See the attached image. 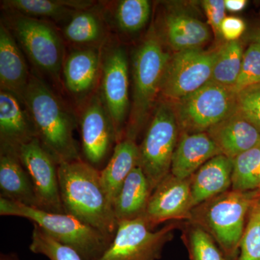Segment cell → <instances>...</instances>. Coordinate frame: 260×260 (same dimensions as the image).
Masks as SVG:
<instances>
[{
    "label": "cell",
    "instance_id": "1",
    "mask_svg": "<svg viewBox=\"0 0 260 260\" xmlns=\"http://www.w3.org/2000/svg\"><path fill=\"white\" fill-rule=\"evenodd\" d=\"M58 174L65 213L112 239L118 220L101 171L80 158L59 164Z\"/></svg>",
    "mask_w": 260,
    "mask_h": 260
},
{
    "label": "cell",
    "instance_id": "2",
    "mask_svg": "<svg viewBox=\"0 0 260 260\" xmlns=\"http://www.w3.org/2000/svg\"><path fill=\"white\" fill-rule=\"evenodd\" d=\"M24 104L38 139L58 164L81 158L74 138L78 124L75 114L37 75H30Z\"/></svg>",
    "mask_w": 260,
    "mask_h": 260
},
{
    "label": "cell",
    "instance_id": "3",
    "mask_svg": "<svg viewBox=\"0 0 260 260\" xmlns=\"http://www.w3.org/2000/svg\"><path fill=\"white\" fill-rule=\"evenodd\" d=\"M171 56L160 34L151 27L133 54V104L124 138L136 141L151 115Z\"/></svg>",
    "mask_w": 260,
    "mask_h": 260
},
{
    "label": "cell",
    "instance_id": "4",
    "mask_svg": "<svg viewBox=\"0 0 260 260\" xmlns=\"http://www.w3.org/2000/svg\"><path fill=\"white\" fill-rule=\"evenodd\" d=\"M258 194L257 191L230 189L194 207L188 221L203 227L227 257L235 260L245 230L246 215Z\"/></svg>",
    "mask_w": 260,
    "mask_h": 260
},
{
    "label": "cell",
    "instance_id": "5",
    "mask_svg": "<svg viewBox=\"0 0 260 260\" xmlns=\"http://www.w3.org/2000/svg\"><path fill=\"white\" fill-rule=\"evenodd\" d=\"M1 216L28 219L56 241L71 246L84 260H96L112 239L66 213H50L0 198Z\"/></svg>",
    "mask_w": 260,
    "mask_h": 260
},
{
    "label": "cell",
    "instance_id": "6",
    "mask_svg": "<svg viewBox=\"0 0 260 260\" xmlns=\"http://www.w3.org/2000/svg\"><path fill=\"white\" fill-rule=\"evenodd\" d=\"M180 135L172 103H159L139 146V167L153 191L171 173L173 155Z\"/></svg>",
    "mask_w": 260,
    "mask_h": 260
},
{
    "label": "cell",
    "instance_id": "7",
    "mask_svg": "<svg viewBox=\"0 0 260 260\" xmlns=\"http://www.w3.org/2000/svg\"><path fill=\"white\" fill-rule=\"evenodd\" d=\"M237 93L210 81L173 104L180 133H207L235 112Z\"/></svg>",
    "mask_w": 260,
    "mask_h": 260
},
{
    "label": "cell",
    "instance_id": "8",
    "mask_svg": "<svg viewBox=\"0 0 260 260\" xmlns=\"http://www.w3.org/2000/svg\"><path fill=\"white\" fill-rule=\"evenodd\" d=\"M179 223L172 221L153 231L144 218L118 221L117 229L107 249L96 260H158L164 246L172 241Z\"/></svg>",
    "mask_w": 260,
    "mask_h": 260
},
{
    "label": "cell",
    "instance_id": "9",
    "mask_svg": "<svg viewBox=\"0 0 260 260\" xmlns=\"http://www.w3.org/2000/svg\"><path fill=\"white\" fill-rule=\"evenodd\" d=\"M10 18L13 36L39 70L58 79L64 63V45L55 28L39 19L15 14Z\"/></svg>",
    "mask_w": 260,
    "mask_h": 260
},
{
    "label": "cell",
    "instance_id": "10",
    "mask_svg": "<svg viewBox=\"0 0 260 260\" xmlns=\"http://www.w3.org/2000/svg\"><path fill=\"white\" fill-rule=\"evenodd\" d=\"M129 75L126 49L117 44L106 48L102 55L99 92L112 119L117 143L124 138L129 115Z\"/></svg>",
    "mask_w": 260,
    "mask_h": 260
},
{
    "label": "cell",
    "instance_id": "11",
    "mask_svg": "<svg viewBox=\"0 0 260 260\" xmlns=\"http://www.w3.org/2000/svg\"><path fill=\"white\" fill-rule=\"evenodd\" d=\"M218 51L219 48L211 51L198 48L171 56L160 90L168 102H177L209 83Z\"/></svg>",
    "mask_w": 260,
    "mask_h": 260
},
{
    "label": "cell",
    "instance_id": "12",
    "mask_svg": "<svg viewBox=\"0 0 260 260\" xmlns=\"http://www.w3.org/2000/svg\"><path fill=\"white\" fill-rule=\"evenodd\" d=\"M19 158L34 185L38 208L50 213H65L59 187V164L38 138L23 145Z\"/></svg>",
    "mask_w": 260,
    "mask_h": 260
},
{
    "label": "cell",
    "instance_id": "13",
    "mask_svg": "<svg viewBox=\"0 0 260 260\" xmlns=\"http://www.w3.org/2000/svg\"><path fill=\"white\" fill-rule=\"evenodd\" d=\"M82 151L85 161L97 168L104 162L117 140L112 119L99 91L85 104L80 119Z\"/></svg>",
    "mask_w": 260,
    "mask_h": 260
},
{
    "label": "cell",
    "instance_id": "14",
    "mask_svg": "<svg viewBox=\"0 0 260 260\" xmlns=\"http://www.w3.org/2000/svg\"><path fill=\"white\" fill-rule=\"evenodd\" d=\"M194 208L190 178L179 179L170 173L154 189L143 217L154 229L169 220L188 221Z\"/></svg>",
    "mask_w": 260,
    "mask_h": 260
},
{
    "label": "cell",
    "instance_id": "15",
    "mask_svg": "<svg viewBox=\"0 0 260 260\" xmlns=\"http://www.w3.org/2000/svg\"><path fill=\"white\" fill-rule=\"evenodd\" d=\"M35 138L37 132L25 104L14 94L0 90V150L18 154Z\"/></svg>",
    "mask_w": 260,
    "mask_h": 260
},
{
    "label": "cell",
    "instance_id": "16",
    "mask_svg": "<svg viewBox=\"0 0 260 260\" xmlns=\"http://www.w3.org/2000/svg\"><path fill=\"white\" fill-rule=\"evenodd\" d=\"M102 71V53L97 47H82L65 57L62 72L65 87L78 100L85 99L95 88Z\"/></svg>",
    "mask_w": 260,
    "mask_h": 260
},
{
    "label": "cell",
    "instance_id": "17",
    "mask_svg": "<svg viewBox=\"0 0 260 260\" xmlns=\"http://www.w3.org/2000/svg\"><path fill=\"white\" fill-rule=\"evenodd\" d=\"M207 133L221 154L233 160L260 145L259 130L236 111Z\"/></svg>",
    "mask_w": 260,
    "mask_h": 260
},
{
    "label": "cell",
    "instance_id": "18",
    "mask_svg": "<svg viewBox=\"0 0 260 260\" xmlns=\"http://www.w3.org/2000/svg\"><path fill=\"white\" fill-rule=\"evenodd\" d=\"M220 154L208 133H180L173 155L171 174L179 179H189L205 162Z\"/></svg>",
    "mask_w": 260,
    "mask_h": 260
},
{
    "label": "cell",
    "instance_id": "19",
    "mask_svg": "<svg viewBox=\"0 0 260 260\" xmlns=\"http://www.w3.org/2000/svg\"><path fill=\"white\" fill-rule=\"evenodd\" d=\"M18 43L5 24L0 25V85L22 102L30 78Z\"/></svg>",
    "mask_w": 260,
    "mask_h": 260
},
{
    "label": "cell",
    "instance_id": "20",
    "mask_svg": "<svg viewBox=\"0 0 260 260\" xmlns=\"http://www.w3.org/2000/svg\"><path fill=\"white\" fill-rule=\"evenodd\" d=\"M234 160L223 154L210 159L190 177L194 207L232 189Z\"/></svg>",
    "mask_w": 260,
    "mask_h": 260
},
{
    "label": "cell",
    "instance_id": "21",
    "mask_svg": "<svg viewBox=\"0 0 260 260\" xmlns=\"http://www.w3.org/2000/svg\"><path fill=\"white\" fill-rule=\"evenodd\" d=\"M1 198L38 208L31 179L18 153L0 150Z\"/></svg>",
    "mask_w": 260,
    "mask_h": 260
},
{
    "label": "cell",
    "instance_id": "22",
    "mask_svg": "<svg viewBox=\"0 0 260 260\" xmlns=\"http://www.w3.org/2000/svg\"><path fill=\"white\" fill-rule=\"evenodd\" d=\"M164 32L168 44L176 52L198 49L210 39L206 24L184 11L168 13L164 20Z\"/></svg>",
    "mask_w": 260,
    "mask_h": 260
},
{
    "label": "cell",
    "instance_id": "23",
    "mask_svg": "<svg viewBox=\"0 0 260 260\" xmlns=\"http://www.w3.org/2000/svg\"><path fill=\"white\" fill-rule=\"evenodd\" d=\"M153 189L146 176L138 166L124 181L114 202L118 221L144 216Z\"/></svg>",
    "mask_w": 260,
    "mask_h": 260
},
{
    "label": "cell",
    "instance_id": "24",
    "mask_svg": "<svg viewBox=\"0 0 260 260\" xmlns=\"http://www.w3.org/2000/svg\"><path fill=\"white\" fill-rule=\"evenodd\" d=\"M139 161L140 149L136 141L123 138L116 143L107 165L101 171L103 184L113 205L124 181L139 166Z\"/></svg>",
    "mask_w": 260,
    "mask_h": 260
},
{
    "label": "cell",
    "instance_id": "25",
    "mask_svg": "<svg viewBox=\"0 0 260 260\" xmlns=\"http://www.w3.org/2000/svg\"><path fill=\"white\" fill-rule=\"evenodd\" d=\"M1 3L5 9L15 14L54 20L72 18L77 12L88 10L93 5V2L80 0H5Z\"/></svg>",
    "mask_w": 260,
    "mask_h": 260
},
{
    "label": "cell",
    "instance_id": "26",
    "mask_svg": "<svg viewBox=\"0 0 260 260\" xmlns=\"http://www.w3.org/2000/svg\"><path fill=\"white\" fill-rule=\"evenodd\" d=\"M66 39L83 47H96L104 41L105 26L102 18L91 10L78 11L64 28Z\"/></svg>",
    "mask_w": 260,
    "mask_h": 260
},
{
    "label": "cell",
    "instance_id": "27",
    "mask_svg": "<svg viewBox=\"0 0 260 260\" xmlns=\"http://www.w3.org/2000/svg\"><path fill=\"white\" fill-rule=\"evenodd\" d=\"M244 52L242 43L239 41L227 42L219 48L210 81L234 88L240 73Z\"/></svg>",
    "mask_w": 260,
    "mask_h": 260
},
{
    "label": "cell",
    "instance_id": "28",
    "mask_svg": "<svg viewBox=\"0 0 260 260\" xmlns=\"http://www.w3.org/2000/svg\"><path fill=\"white\" fill-rule=\"evenodd\" d=\"M190 260H231L203 227L186 221L182 234Z\"/></svg>",
    "mask_w": 260,
    "mask_h": 260
},
{
    "label": "cell",
    "instance_id": "29",
    "mask_svg": "<svg viewBox=\"0 0 260 260\" xmlns=\"http://www.w3.org/2000/svg\"><path fill=\"white\" fill-rule=\"evenodd\" d=\"M260 185V145L234 159L232 190L254 191Z\"/></svg>",
    "mask_w": 260,
    "mask_h": 260
},
{
    "label": "cell",
    "instance_id": "30",
    "mask_svg": "<svg viewBox=\"0 0 260 260\" xmlns=\"http://www.w3.org/2000/svg\"><path fill=\"white\" fill-rule=\"evenodd\" d=\"M150 13L151 6L147 0H122L118 2L114 19L121 31L133 34L144 28Z\"/></svg>",
    "mask_w": 260,
    "mask_h": 260
},
{
    "label": "cell",
    "instance_id": "31",
    "mask_svg": "<svg viewBox=\"0 0 260 260\" xmlns=\"http://www.w3.org/2000/svg\"><path fill=\"white\" fill-rule=\"evenodd\" d=\"M31 242L29 249L34 254H42L49 260H84L75 249L58 242L37 224L32 223Z\"/></svg>",
    "mask_w": 260,
    "mask_h": 260
},
{
    "label": "cell",
    "instance_id": "32",
    "mask_svg": "<svg viewBox=\"0 0 260 260\" xmlns=\"http://www.w3.org/2000/svg\"><path fill=\"white\" fill-rule=\"evenodd\" d=\"M235 260H260V213L254 202L249 210L239 254Z\"/></svg>",
    "mask_w": 260,
    "mask_h": 260
},
{
    "label": "cell",
    "instance_id": "33",
    "mask_svg": "<svg viewBox=\"0 0 260 260\" xmlns=\"http://www.w3.org/2000/svg\"><path fill=\"white\" fill-rule=\"evenodd\" d=\"M260 84V44L252 42L244 52L240 73L233 90L238 93Z\"/></svg>",
    "mask_w": 260,
    "mask_h": 260
},
{
    "label": "cell",
    "instance_id": "34",
    "mask_svg": "<svg viewBox=\"0 0 260 260\" xmlns=\"http://www.w3.org/2000/svg\"><path fill=\"white\" fill-rule=\"evenodd\" d=\"M235 111L260 131V84L237 93Z\"/></svg>",
    "mask_w": 260,
    "mask_h": 260
},
{
    "label": "cell",
    "instance_id": "35",
    "mask_svg": "<svg viewBox=\"0 0 260 260\" xmlns=\"http://www.w3.org/2000/svg\"><path fill=\"white\" fill-rule=\"evenodd\" d=\"M208 23L216 37H220V28L225 18V0H205L202 2Z\"/></svg>",
    "mask_w": 260,
    "mask_h": 260
},
{
    "label": "cell",
    "instance_id": "36",
    "mask_svg": "<svg viewBox=\"0 0 260 260\" xmlns=\"http://www.w3.org/2000/svg\"><path fill=\"white\" fill-rule=\"evenodd\" d=\"M246 30V24L237 17H225L222 23L220 32L228 42L239 41Z\"/></svg>",
    "mask_w": 260,
    "mask_h": 260
},
{
    "label": "cell",
    "instance_id": "37",
    "mask_svg": "<svg viewBox=\"0 0 260 260\" xmlns=\"http://www.w3.org/2000/svg\"><path fill=\"white\" fill-rule=\"evenodd\" d=\"M225 8L229 11L240 12L246 8L247 1L246 0H225Z\"/></svg>",
    "mask_w": 260,
    "mask_h": 260
},
{
    "label": "cell",
    "instance_id": "38",
    "mask_svg": "<svg viewBox=\"0 0 260 260\" xmlns=\"http://www.w3.org/2000/svg\"><path fill=\"white\" fill-rule=\"evenodd\" d=\"M0 260H20L18 256L15 253H8V254H3L0 255Z\"/></svg>",
    "mask_w": 260,
    "mask_h": 260
},
{
    "label": "cell",
    "instance_id": "39",
    "mask_svg": "<svg viewBox=\"0 0 260 260\" xmlns=\"http://www.w3.org/2000/svg\"><path fill=\"white\" fill-rule=\"evenodd\" d=\"M251 40L252 42L258 43L260 44V28L256 29L251 34Z\"/></svg>",
    "mask_w": 260,
    "mask_h": 260
},
{
    "label": "cell",
    "instance_id": "40",
    "mask_svg": "<svg viewBox=\"0 0 260 260\" xmlns=\"http://www.w3.org/2000/svg\"><path fill=\"white\" fill-rule=\"evenodd\" d=\"M254 204H255L256 208L259 210L260 213V194L257 195L255 200H254Z\"/></svg>",
    "mask_w": 260,
    "mask_h": 260
},
{
    "label": "cell",
    "instance_id": "41",
    "mask_svg": "<svg viewBox=\"0 0 260 260\" xmlns=\"http://www.w3.org/2000/svg\"><path fill=\"white\" fill-rule=\"evenodd\" d=\"M258 192H259L260 194V185H259V189H258Z\"/></svg>",
    "mask_w": 260,
    "mask_h": 260
}]
</instances>
